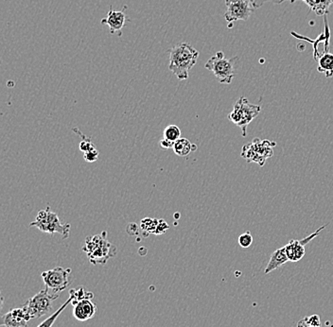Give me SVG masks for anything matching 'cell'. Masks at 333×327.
Instances as JSON below:
<instances>
[{
    "mask_svg": "<svg viewBox=\"0 0 333 327\" xmlns=\"http://www.w3.org/2000/svg\"><path fill=\"white\" fill-rule=\"evenodd\" d=\"M52 301L54 300L48 295L47 291L43 290L29 298L24 307L30 318H41L52 309Z\"/></svg>",
    "mask_w": 333,
    "mask_h": 327,
    "instance_id": "cell-9",
    "label": "cell"
},
{
    "mask_svg": "<svg viewBox=\"0 0 333 327\" xmlns=\"http://www.w3.org/2000/svg\"><path fill=\"white\" fill-rule=\"evenodd\" d=\"M99 151L95 150V151H92V152H89V153L83 154V157H84L85 161H87L89 163H93V162H96L99 159Z\"/></svg>",
    "mask_w": 333,
    "mask_h": 327,
    "instance_id": "cell-24",
    "label": "cell"
},
{
    "mask_svg": "<svg viewBox=\"0 0 333 327\" xmlns=\"http://www.w3.org/2000/svg\"><path fill=\"white\" fill-rule=\"evenodd\" d=\"M74 131L78 133L79 137H81V142L80 143V150H81V152H82L83 154H86V153H89V152L97 150L96 146L92 142L90 138H88V137H85L84 135H82L78 129H74Z\"/></svg>",
    "mask_w": 333,
    "mask_h": 327,
    "instance_id": "cell-21",
    "label": "cell"
},
{
    "mask_svg": "<svg viewBox=\"0 0 333 327\" xmlns=\"http://www.w3.org/2000/svg\"><path fill=\"white\" fill-rule=\"evenodd\" d=\"M327 227V225H323L322 227L319 228L318 230H316L315 233H313L312 235L307 236L303 239L297 240V239H292L289 242L287 245L285 246L286 249V254L288 256L289 260L291 262H298L300 261L304 255L306 254L305 251V246L310 243L314 238L318 236L320 234V232L322 230H324L325 228Z\"/></svg>",
    "mask_w": 333,
    "mask_h": 327,
    "instance_id": "cell-10",
    "label": "cell"
},
{
    "mask_svg": "<svg viewBox=\"0 0 333 327\" xmlns=\"http://www.w3.org/2000/svg\"><path fill=\"white\" fill-rule=\"evenodd\" d=\"M261 106L250 103L245 97H241L235 103L233 111L228 115V119L242 129L243 137H246L247 127L261 113Z\"/></svg>",
    "mask_w": 333,
    "mask_h": 327,
    "instance_id": "cell-4",
    "label": "cell"
},
{
    "mask_svg": "<svg viewBox=\"0 0 333 327\" xmlns=\"http://www.w3.org/2000/svg\"><path fill=\"white\" fill-rule=\"evenodd\" d=\"M286 1H291L292 3H294L297 0H255V7H256V9H259V8L262 7L266 2H272V3H275V4H281V3L286 2Z\"/></svg>",
    "mask_w": 333,
    "mask_h": 327,
    "instance_id": "cell-25",
    "label": "cell"
},
{
    "mask_svg": "<svg viewBox=\"0 0 333 327\" xmlns=\"http://www.w3.org/2000/svg\"><path fill=\"white\" fill-rule=\"evenodd\" d=\"M240 63L241 61L238 56L228 59L225 58L223 51H218L207 61L205 66L207 70L214 74L220 83L230 84L236 76Z\"/></svg>",
    "mask_w": 333,
    "mask_h": 327,
    "instance_id": "cell-3",
    "label": "cell"
},
{
    "mask_svg": "<svg viewBox=\"0 0 333 327\" xmlns=\"http://www.w3.org/2000/svg\"><path fill=\"white\" fill-rule=\"evenodd\" d=\"M169 69L178 80L186 81L189 77L190 69L196 64L199 51L189 43H180L171 47Z\"/></svg>",
    "mask_w": 333,
    "mask_h": 327,
    "instance_id": "cell-1",
    "label": "cell"
},
{
    "mask_svg": "<svg viewBox=\"0 0 333 327\" xmlns=\"http://www.w3.org/2000/svg\"><path fill=\"white\" fill-rule=\"evenodd\" d=\"M82 251L86 254L89 261L93 265L107 263L109 259L117 255V247L107 240V232L103 231L100 235L87 236L82 247Z\"/></svg>",
    "mask_w": 333,
    "mask_h": 327,
    "instance_id": "cell-2",
    "label": "cell"
},
{
    "mask_svg": "<svg viewBox=\"0 0 333 327\" xmlns=\"http://www.w3.org/2000/svg\"><path fill=\"white\" fill-rule=\"evenodd\" d=\"M29 225L35 226L40 231L48 233L52 236L55 233H58L63 236V239H66L69 236L71 227L69 223H62L58 215L54 212H51L49 207L39 211L36 219L32 221Z\"/></svg>",
    "mask_w": 333,
    "mask_h": 327,
    "instance_id": "cell-5",
    "label": "cell"
},
{
    "mask_svg": "<svg viewBox=\"0 0 333 327\" xmlns=\"http://www.w3.org/2000/svg\"><path fill=\"white\" fill-rule=\"evenodd\" d=\"M309 6L311 10L316 15L321 16L329 13L330 8L333 4V0H302Z\"/></svg>",
    "mask_w": 333,
    "mask_h": 327,
    "instance_id": "cell-16",
    "label": "cell"
},
{
    "mask_svg": "<svg viewBox=\"0 0 333 327\" xmlns=\"http://www.w3.org/2000/svg\"><path fill=\"white\" fill-rule=\"evenodd\" d=\"M25 307L11 309L9 312L1 316V327H27V323L30 320Z\"/></svg>",
    "mask_w": 333,
    "mask_h": 327,
    "instance_id": "cell-11",
    "label": "cell"
},
{
    "mask_svg": "<svg viewBox=\"0 0 333 327\" xmlns=\"http://www.w3.org/2000/svg\"><path fill=\"white\" fill-rule=\"evenodd\" d=\"M158 218H145L140 222V228L141 230L146 233V236H149V234H154L156 232L157 226L159 224Z\"/></svg>",
    "mask_w": 333,
    "mask_h": 327,
    "instance_id": "cell-19",
    "label": "cell"
},
{
    "mask_svg": "<svg viewBox=\"0 0 333 327\" xmlns=\"http://www.w3.org/2000/svg\"><path fill=\"white\" fill-rule=\"evenodd\" d=\"M239 244L243 248H248L253 243V236L249 231L243 233V235L239 236V240H238Z\"/></svg>",
    "mask_w": 333,
    "mask_h": 327,
    "instance_id": "cell-23",
    "label": "cell"
},
{
    "mask_svg": "<svg viewBox=\"0 0 333 327\" xmlns=\"http://www.w3.org/2000/svg\"><path fill=\"white\" fill-rule=\"evenodd\" d=\"M169 228L170 227H169L168 223L164 219H160L159 224H158L156 232H155V235H162V234L167 232V230H169Z\"/></svg>",
    "mask_w": 333,
    "mask_h": 327,
    "instance_id": "cell-26",
    "label": "cell"
},
{
    "mask_svg": "<svg viewBox=\"0 0 333 327\" xmlns=\"http://www.w3.org/2000/svg\"></svg>",
    "mask_w": 333,
    "mask_h": 327,
    "instance_id": "cell-29",
    "label": "cell"
},
{
    "mask_svg": "<svg viewBox=\"0 0 333 327\" xmlns=\"http://www.w3.org/2000/svg\"><path fill=\"white\" fill-rule=\"evenodd\" d=\"M288 261L289 258L287 254H286L285 246L281 247V248L278 249L277 251H275L271 255L269 263L267 265V267L264 271V273L269 274L272 272L278 270L282 265L287 263Z\"/></svg>",
    "mask_w": 333,
    "mask_h": 327,
    "instance_id": "cell-14",
    "label": "cell"
},
{
    "mask_svg": "<svg viewBox=\"0 0 333 327\" xmlns=\"http://www.w3.org/2000/svg\"><path fill=\"white\" fill-rule=\"evenodd\" d=\"M311 327L310 325V322H309V318L307 317L305 319H302L301 321H299L297 323V327Z\"/></svg>",
    "mask_w": 333,
    "mask_h": 327,
    "instance_id": "cell-28",
    "label": "cell"
},
{
    "mask_svg": "<svg viewBox=\"0 0 333 327\" xmlns=\"http://www.w3.org/2000/svg\"><path fill=\"white\" fill-rule=\"evenodd\" d=\"M163 138L170 141L171 143H175L181 138V130L176 125H170L165 128L163 133Z\"/></svg>",
    "mask_w": 333,
    "mask_h": 327,
    "instance_id": "cell-20",
    "label": "cell"
},
{
    "mask_svg": "<svg viewBox=\"0 0 333 327\" xmlns=\"http://www.w3.org/2000/svg\"><path fill=\"white\" fill-rule=\"evenodd\" d=\"M71 302H72V298H71V296H69V297H68V299L64 302V304H63V306H62L60 309H58L57 311H55L53 314H51V315H50L48 318L45 319L44 322H42V323H41V324H40V325H39V326L36 327H53L55 321H56L57 318H58V317L61 315V313L63 312V310L66 309V307H67L69 304H71Z\"/></svg>",
    "mask_w": 333,
    "mask_h": 327,
    "instance_id": "cell-18",
    "label": "cell"
},
{
    "mask_svg": "<svg viewBox=\"0 0 333 327\" xmlns=\"http://www.w3.org/2000/svg\"><path fill=\"white\" fill-rule=\"evenodd\" d=\"M69 296H71L72 302L94 298V294L91 291H85L83 288H80L79 290H71L69 292Z\"/></svg>",
    "mask_w": 333,
    "mask_h": 327,
    "instance_id": "cell-22",
    "label": "cell"
},
{
    "mask_svg": "<svg viewBox=\"0 0 333 327\" xmlns=\"http://www.w3.org/2000/svg\"><path fill=\"white\" fill-rule=\"evenodd\" d=\"M225 18L228 23L238 20L246 21L256 10L255 0H225Z\"/></svg>",
    "mask_w": 333,
    "mask_h": 327,
    "instance_id": "cell-8",
    "label": "cell"
},
{
    "mask_svg": "<svg viewBox=\"0 0 333 327\" xmlns=\"http://www.w3.org/2000/svg\"><path fill=\"white\" fill-rule=\"evenodd\" d=\"M277 146L276 142L270 140H261L255 138L252 143L243 146L242 157L248 163H257L263 166L267 159L274 155V148Z\"/></svg>",
    "mask_w": 333,
    "mask_h": 327,
    "instance_id": "cell-6",
    "label": "cell"
},
{
    "mask_svg": "<svg viewBox=\"0 0 333 327\" xmlns=\"http://www.w3.org/2000/svg\"><path fill=\"white\" fill-rule=\"evenodd\" d=\"M159 146L161 147L162 150H169V149H171V148L173 147V143H171L170 141H168V140H166V139L163 138L162 140L159 141Z\"/></svg>",
    "mask_w": 333,
    "mask_h": 327,
    "instance_id": "cell-27",
    "label": "cell"
},
{
    "mask_svg": "<svg viewBox=\"0 0 333 327\" xmlns=\"http://www.w3.org/2000/svg\"><path fill=\"white\" fill-rule=\"evenodd\" d=\"M196 149H197V146L192 144L187 138L178 139L172 147L174 154L180 157L188 156L190 153L196 151Z\"/></svg>",
    "mask_w": 333,
    "mask_h": 327,
    "instance_id": "cell-17",
    "label": "cell"
},
{
    "mask_svg": "<svg viewBox=\"0 0 333 327\" xmlns=\"http://www.w3.org/2000/svg\"><path fill=\"white\" fill-rule=\"evenodd\" d=\"M128 17L123 10H113L110 9L106 18L101 20L102 25H107L112 34L118 33V36H121V30L126 25Z\"/></svg>",
    "mask_w": 333,
    "mask_h": 327,
    "instance_id": "cell-13",
    "label": "cell"
},
{
    "mask_svg": "<svg viewBox=\"0 0 333 327\" xmlns=\"http://www.w3.org/2000/svg\"><path fill=\"white\" fill-rule=\"evenodd\" d=\"M70 273L71 269H63L62 267H57L53 270L45 271L42 273L45 291L53 300L58 299L61 293L69 286Z\"/></svg>",
    "mask_w": 333,
    "mask_h": 327,
    "instance_id": "cell-7",
    "label": "cell"
},
{
    "mask_svg": "<svg viewBox=\"0 0 333 327\" xmlns=\"http://www.w3.org/2000/svg\"><path fill=\"white\" fill-rule=\"evenodd\" d=\"M73 306V316L80 322H86L94 318L96 315L98 308L92 302V299H82V300L71 302Z\"/></svg>",
    "mask_w": 333,
    "mask_h": 327,
    "instance_id": "cell-12",
    "label": "cell"
},
{
    "mask_svg": "<svg viewBox=\"0 0 333 327\" xmlns=\"http://www.w3.org/2000/svg\"><path fill=\"white\" fill-rule=\"evenodd\" d=\"M317 70L320 73H324L325 76L329 79L333 78V54L325 51L318 59Z\"/></svg>",
    "mask_w": 333,
    "mask_h": 327,
    "instance_id": "cell-15",
    "label": "cell"
}]
</instances>
